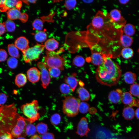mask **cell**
<instances>
[{"label":"cell","instance_id":"17","mask_svg":"<svg viewBox=\"0 0 139 139\" xmlns=\"http://www.w3.org/2000/svg\"><path fill=\"white\" fill-rule=\"evenodd\" d=\"M123 31H120V41L122 46L125 47H128L131 46L133 42L132 38L130 36L123 34Z\"/></svg>","mask_w":139,"mask_h":139},{"label":"cell","instance_id":"38","mask_svg":"<svg viewBox=\"0 0 139 139\" xmlns=\"http://www.w3.org/2000/svg\"><path fill=\"white\" fill-rule=\"evenodd\" d=\"M60 89L61 92L64 94H68L72 91L69 85L65 83H63L61 85Z\"/></svg>","mask_w":139,"mask_h":139},{"label":"cell","instance_id":"11","mask_svg":"<svg viewBox=\"0 0 139 139\" xmlns=\"http://www.w3.org/2000/svg\"><path fill=\"white\" fill-rule=\"evenodd\" d=\"M90 131L87 119L85 117H82L78 124L76 133L81 137H87Z\"/></svg>","mask_w":139,"mask_h":139},{"label":"cell","instance_id":"58","mask_svg":"<svg viewBox=\"0 0 139 139\" xmlns=\"http://www.w3.org/2000/svg\"><path fill=\"white\" fill-rule=\"evenodd\" d=\"M138 51L139 52V49H138Z\"/></svg>","mask_w":139,"mask_h":139},{"label":"cell","instance_id":"33","mask_svg":"<svg viewBox=\"0 0 139 139\" xmlns=\"http://www.w3.org/2000/svg\"><path fill=\"white\" fill-rule=\"evenodd\" d=\"M85 60L84 58L82 56L77 55L74 58L73 60V64L77 67H81L84 64Z\"/></svg>","mask_w":139,"mask_h":139},{"label":"cell","instance_id":"55","mask_svg":"<svg viewBox=\"0 0 139 139\" xmlns=\"http://www.w3.org/2000/svg\"><path fill=\"white\" fill-rule=\"evenodd\" d=\"M83 2L86 3H90L93 1V0H83Z\"/></svg>","mask_w":139,"mask_h":139},{"label":"cell","instance_id":"50","mask_svg":"<svg viewBox=\"0 0 139 139\" xmlns=\"http://www.w3.org/2000/svg\"><path fill=\"white\" fill-rule=\"evenodd\" d=\"M27 4H28V3H35L36 2V0H27L22 1Z\"/></svg>","mask_w":139,"mask_h":139},{"label":"cell","instance_id":"29","mask_svg":"<svg viewBox=\"0 0 139 139\" xmlns=\"http://www.w3.org/2000/svg\"><path fill=\"white\" fill-rule=\"evenodd\" d=\"M37 132L39 134L43 135L47 132L48 127L47 124L41 122L36 126Z\"/></svg>","mask_w":139,"mask_h":139},{"label":"cell","instance_id":"12","mask_svg":"<svg viewBox=\"0 0 139 139\" xmlns=\"http://www.w3.org/2000/svg\"><path fill=\"white\" fill-rule=\"evenodd\" d=\"M121 101L123 104L128 105L129 106L139 107L138 101L134 99L132 94L129 92H126L123 93Z\"/></svg>","mask_w":139,"mask_h":139},{"label":"cell","instance_id":"49","mask_svg":"<svg viewBox=\"0 0 139 139\" xmlns=\"http://www.w3.org/2000/svg\"><path fill=\"white\" fill-rule=\"evenodd\" d=\"M30 139H41V138L38 135L36 134L32 136Z\"/></svg>","mask_w":139,"mask_h":139},{"label":"cell","instance_id":"24","mask_svg":"<svg viewBox=\"0 0 139 139\" xmlns=\"http://www.w3.org/2000/svg\"><path fill=\"white\" fill-rule=\"evenodd\" d=\"M65 81L67 84L70 87L72 91H74L77 85L78 82L77 79L73 76L66 77Z\"/></svg>","mask_w":139,"mask_h":139},{"label":"cell","instance_id":"39","mask_svg":"<svg viewBox=\"0 0 139 139\" xmlns=\"http://www.w3.org/2000/svg\"><path fill=\"white\" fill-rule=\"evenodd\" d=\"M50 75L53 77H58L60 74V70L57 68H47Z\"/></svg>","mask_w":139,"mask_h":139},{"label":"cell","instance_id":"27","mask_svg":"<svg viewBox=\"0 0 139 139\" xmlns=\"http://www.w3.org/2000/svg\"><path fill=\"white\" fill-rule=\"evenodd\" d=\"M7 47L9 54L11 56L15 58L19 57L18 50L15 45L12 44H9Z\"/></svg>","mask_w":139,"mask_h":139},{"label":"cell","instance_id":"35","mask_svg":"<svg viewBox=\"0 0 139 139\" xmlns=\"http://www.w3.org/2000/svg\"><path fill=\"white\" fill-rule=\"evenodd\" d=\"M130 93L135 97L139 96V84H133L131 85L130 88Z\"/></svg>","mask_w":139,"mask_h":139},{"label":"cell","instance_id":"59","mask_svg":"<svg viewBox=\"0 0 139 139\" xmlns=\"http://www.w3.org/2000/svg\"><path fill=\"white\" fill-rule=\"evenodd\" d=\"M138 103H139V100L138 101Z\"/></svg>","mask_w":139,"mask_h":139},{"label":"cell","instance_id":"5","mask_svg":"<svg viewBox=\"0 0 139 139\" xmlns=\"http://www.w3.org/2000/svg\"><path fill=\"white\" fill-rule=\"evenodd\" d=\"M80 99L70 95L65 97L63 101V113L70 117L75 116L78 114Z\"/></svg>","mask_w":139,"mask_h":139},{"label":"cell","instance_id":"30","mask_svg":"<svg viewBox=\"0 0 139 139\" xmlns=\"http://www.w3.org/2000/svg\"><path fill=\"white\" fill-rule=\"evenodd\" d=\"M134 52L132 49L129 47L123 48L121 52V54L123 58L128 59L132 57L133 55Z\"/></svg>","mask_w":139,"mask_h":139},{"label":"cell","instance_id":"54","mask_svg":"<svg viewBox=\"0 0 139 139\" xmlns=\"http://www.w3.org/2000/svg\"><path fill=\"white\" fill-rule=\"evenodd\" d=\"M92 110H92V109H90L89 110V111L91 114H94L96 112V109H94V108H93Z\"/></svg>","mask_w":139,"mask_h":139},{"label":"cell","instance_id":"34","mask_svg":"<svg viewBox=\"0 0 139 139\" xmlns=\"http://www.w3.org/2000/svg\"><path fill=\"white\" fill-rule=\"evenodd\" d=\"M32 25L34 29L40 31L42 30L43 28V21L39 19H36L33 22Z\"/></svg>","mask_w":139,"mask_h":139},{"label":"cell","instance_id":"45","mask_svg":"<svg viewBox=\"0 0 139 139\" xmlns=\"http://www.w3.org/2000/svg\"><path fill=\"white\" fill-rule=\"evenodd\" d=\"M11 133H5L0 135V139H14Z\"/></svg>","mask_w":139,"mask_h":139},{"label":"cell","instance_id":"18","mask_svg":"<svg viewBox=\"0 0 139 139\" xmlns=\"http://www.w3.org/2000/svg\"><path fill=\"white\" fill-rule=\"evenodd\" d=\"M44 45L47 51H52L58 48L59 43L55 39L51 38L47 40L45 42Z\"/></svg>","mask_w":139,"mask_h":139},{"label":"cell","instance_id":"28","mask_svg":"<svg viewBox=\"0 0 139 139\" xmlns=\"http://www.w3.org/2000/svg\"><path fill=\"white\" fill-rule=\"evenodd\" d=\"M135 27L130 23L125 25L123 29V31L125 34L129 36H133L135 33Z\"/></svg>","mask_w":139,"mask_h":139},{"label":"cell","instance_id":"10","mask_svg":"<svg viewBox=\"0 0 139 139\" xmlns=\"http://www.w3.org/2000/svg\"><path fill=\"white\" fill-rule=\"evenodd\" d=\"M37 65L41 71L42 86L44 89H46L49 84L50 81L48 70L44 63L39 62Z\"/></svg>","mask_w":139,"mask_h":139},{"label":"cell","instance_id":"9","mask_svg":"<svg viewBox=\"0 0 139 139\" xmlns=\"http://www.w3.org/2000/svg\"><path fill=\"white\" fill-rule=\"evenodd\" d=\"M27 119L20 115L18 117L16 124L12 129L11 134L14 138H18L24 136V132L26 126Z\"/></svg>","mask_w":139,"mask_h":139},{"label":"cell","instance_id":"48","mask_svg":"<svg viewBox=\"0 0 139 139\" xmlns=\"http://www.w3.org/2000/svg\"><path fill=\"white\" fill-rule=\"evenodd\" d=\"M22 1H19L17 3V4L15 6V7L16 8L20 10L22 7Z\"/></svg>","mask_w":139,"mask_h":139},{"label":"cell","instance_id":"46","mask_svg":"<svg viewBox=\"0 0 139 139\" xmlns=\"http://www.w3.org/2000/svg\"><path fill=\"white\" fill-rule=\"evenodd\" d=\"M6 29L4 22L3 23H0V36H2L5 33Z\"/></svg>","mask_w":139,"mask_h":139},{"label":"cell","instance_id":"25","mask_svg":"<svg viewBox=\"0 0 139 139\" xmlns=\"http://www.w3.org/2000/svg\"><path fill=\"white\" fill-rule=\"evenodd\" d=\"M136 77L135 74L131 72L125 73L124 75L125 81L129 84H133L135 81Z\"/></svg>","mask_w":139,"mask_h":139},{"label":"cell","instance_id":"21","mask_svg":"<svg viewBox=\"0 0 139 139\" xmlns=\"http://www.w3.org/2000/svg\"><path fill=\"white\" fill-rule=\"evenodd\" d=\"M77 91L80 100L82 101H86L89 99V93L84 88L82 87H80L77 89Z\"/></svg>","mask_w":139,"mask_h":139},{"label":"cell","instance_id":"3","mask_svg":"<svg viewBox=\"0 0 139 139\" xmlns=\"http://www.w3.org/2000/svg\"><path fill=\"white\" fill-rule=\"evenodd\" d=\"M14 103L0 107V135L11 131L19 116Z\"/></svg>","mask_w":139,"mask_h":139},{"label":"cell","instance_id":"13","mask_svg":"<svg viewBox=\"0 0 139 139\" xmlns=\"http://www.w3.org/2000/svg\"><path fill=\"white\" fill-rule=\"evenodd\" d=\"M27 74L28 80L31 82L34 83L39 80L41 72L37 68L33 67L28 70Z\"/></svg>","mask_w":139,"mask_h":139},{"label":"cell","instance_id":"47","mask_svg":"<svg viewBox=\"0 0 139 139\" xmlns=\"http://www.w3.org/2000/svg\"><path fill=\"white\" fill-rule=\"evenodd\" d=\"M28 15L25 13H22L19 20L23 22H25L28 20Z\"/></svg>","mask_w":139,"mask_h":139},{"label":"cell","instance_id":"26","mask_svg":"<svg viewBox=\"0 0 139 139\" xmlns=\"http://www.w3.org/2000/svg\"><path fill=\"white\" fill-rule=\"evenodd\" d=\"M37 132L36 126L34 125L29 123L26 125L25 132L24 136H32L35 135Z\"/></svg>","mask_w":139,"mask_h":139},{"label":"cell","instance_id":"23","mask_svg":"<svg viewBox=\"0 0 139 139\" xmlns=\"http://www.w3.org/2000/svg\"><path fill=\"white\" fill-rule=\"evenodd\" d=\"M19 1L16 0H6L4 6L1 8L0 11L2 12H5L13 8L16 6Z\"/></svg>","mask_w":139,"mask_h":139},{"label":"cell","instance_id":"2","mask_svg":"<svg viewBox=\"0 0 139 139\" xmlns=\"http://www.w3.org/2000/svg\"><path fill=\"white\" fill-rule=\"evenodd\" d=\"M111 58L106 56L104 62L98 66L95 73L96 79L98 82L109 86L117 84L121 75L120 66Z\"/></svg>","mask_w":139,"mask_h":139},{"label":"cell","instance_id":"52","mask_svg":"<svg viewBox=\"0 0 139 139\" xmlns=\"http://www.w3.org/2000/svg\"><path fill=\"white\" fill-rule=\"evenodd\" d=\"M5 0H0V7L2 8L5 5Z\"/></svg>","mask_w":139,"mask_h":139},{"label":"cell","instance_id":"1","mask_svg":"<svg viewBox=\"0 0 139 139\" xmlns=\"http://www.w3.org/2000/svg\"><path fill=\"white\" fill-rule=\"evenodd\" d=\"M87 29L89 33L99 37L103 45L114 41V30H118L110 22L109 14L100 11L97 13Z\"/></svg>","mask_w":139,"mask_h":139},{"label":"cell","instance_id":"40","mask_svg":"<svg viewBox=\"0 0 139 139\" xmlns=\"http://www.w3.org/2000/svg\"><path fill=\"white\" fill-rule=\"evenodd\" d=\"M7 63L8 65L10 68L14 69L17 66L18 62L15 58L12 57L8 59Z\"/></svg>","mask_w":139,"mask_h":139},{"label":"cell","instance_id":"15","mask_svg":"<svg viewBox=\"0 0 139 139\" xmlns=\"http://www.w3.org/2000/svg\"><path fill=\"white\" fill-rule=\"evenodd\" d=\"M29 41L25 37H21L18 38L14 42L15 45L22 52L29 48Z\"/></svg>","mask_w":139,"mask_h":139},{"label":"cell","instance_id":"7","mask_svg":"<svg viewBox=\"0 0 139 139\" xmlns=\"http://www.w3.org/2000/svg\"><path fill=\"white\" fill-rule=\"evenodd\" d=\"M45 47L44 45L37 44L33 47L29 48L22 52L25 62L29 63L33 61L37 60L44 51Z\"/></svg>","mask_w":139,"mask_h":139},{"label":"cell","instance_id":"6","mask_svg":"<svg viewBox=\"0 0 139 139\" xmlns=\"http://www.w3.org/2000/svg\"><path fill=\"white\" fill-rule=\"evenodd\" d=\"M44 62L46 67L57 68L60 70H63L65 64V59L60 56L58 53L54 51H46V55L44 56Z\"/></svg>","mask_w":139,"mask_h":139},{"label":"cell","instance_id":"8","mask_svg":"<svg viewBox=\"0 0 139 139\" xmlns=\"http://www.w3.org/2000/svg\"><path fill=\"white\" fill-rule=\"evenodd\" d=\"M110 22L116 29L121 30L125 25L126 21L121 16L120 11L116 9L111 10L109 14Z\"/></svg>","mask_w":139,"mask_h":139},{"label":"cell","instance_id":"42","mask_svg":"<svg viewBox=\"0 0 139 139\" xmlns=\"http://www.w3.org/2000/svg\"><path fill=\"white\" fill-rule=\"evenodd\" d=\"M7 57V54L6 51L3 49H0V62L6 60Z\"/></svg>","mask_w":139,"mask_h":139},{"label":"cell","instance_id":"41","mask_svg":"<svg viewBox=\"0 0 139 139\" xmlns=\"http://www.w3.org/2000/svg\"><path fill=\"white\" fill-rule=\"evenodd\" d=\"M76 3V0H66L65 1L64 6L67 10H70L75 7Z\"/></svg>","mask_w":139,"mask_h":139},{"label":"cell","instance_id":"56","mask_svg":"<svg viewBox=\"0 0 139 139\" xmlns=\"http://www.w3.org/2000/svg\"><path fill=\"white\" fill-rule=\"evenodd\" d=\"M80 85L81 87H82L84 85L83 83L81 81H80L79 82Z\"/></svg>","mask_w":139,"mask_h":139},{"label":"cell","instance_id":"20","mask_svg":"<svg viewBox=\"0 0 139 139\" xmlns=\"http://www.w3.org/2000/svg\"><path fill=\"white\" fill-rule=\"evenodd\" d=\"M7 13L8 18L11 20L19 19L22 14L19 10L15 8L9 10Z\"/></svg>","mask_w":139,"mask_h":139},{"label":"cell","instance_id":"53","mask_svg":"<svg viewBox=\"0 0 139 139\" xmlns=\"http://www.w3.org/2000/svg\"><path fill=\"white\" fill-rule=\"evenodd\" d=\"M129 0H119L120 3L121 4H125L128 3Z\"/></svg>","mask_w":139,"mask_h":139},{"label":"cell","instance_id":"31","mask_svg":"<svg viewBox=\"0 0 139 139\" xmlns=\"http://www.w3.org/2000/svg\"><path fill=\"white\" fill-rule=\"evenodd\" d=\"M47 38V35L44 31H39L34 35V38L36 40L40 42L45 41Z\"/></svg>","mask_w":139,"mask_h":139},{"label":"cell","instance_id":"14","mask_svg":"<svg viewBox=\"0 0 139 139\" xmlns=\"http://www.w3.org/2000/svg\"><path fill=\"white\" fill-rule=\"evenodd\" d=\"M123 93L119 89L111 91L108 95V99L111 103L114 104L118 103L121 100Z\"/></svg>","mask_w":139,"mask_h":139},{"label":"cell","instance_id":"19","mask_svg":"<svg viewBox=\"0 0 139 139\" xmlns=\"http://www.w3.org/2000/svg\"><path fill=\"white\" fill-rule=\"evenodd\" d=\"M135 112L134 109L131 107L127 106L124 108L123 112V116L127 120H131L134 117Z\"/></svg>","mask_w":139,"mask_h":139},{"label":"cell","instance_id":"43","mask_svg":"<svg viewBox=\"0 0 139 139\" xmlns=\"http://www.w3.org/2000/svg\"><path fill=\"white\" fill-rule=\"evenodd\" d=\"M7 97V96L4 93H0V106L3 105L6 102Z\"/></svg>","mask_w":139,"mask_h":139},{"label":"cell","instance_id":"36","mask_svg":"<svg viewBox=\"0 0 139 139\" xmlns=\"http://www.w3.org/2000/svg\"><path fill=\"white\" fill-rule=\"evenodd\" d=\"M89 105L87 103L84 102H80L79 110L81 113L84 114L87 113L89 110Z\"/></svg>","mask_w":139,"mask_h":139},{"label":"cell","instance_id":"57","mask_svg":"<svg viewBox=\"0 0 139 139\" xmlns=\"http://www.w3.org/2000/svg\"><path fill=\"white\" fill-rule=\"evenodd\" d=\"M17 139H26V138L23 136H20L18 137Z\"/></svg>","mask_w":139,"mask_h":139},{"label":"cell","instance_id":"22","mask_svg":"<svg viewBox=\"0 0 139 139\" xmlns=\"http://www.w3.org/2000/svg\"><path fill=\"white\" fill-rule=\"evenodd\" d=\"M15 82V84L19 88L22 87L27 82V77L23 73L19 74L16 76Z\"/></svg>","mask_w":139,"mask_h":139},{"label":"cell","instance_id":"37","mask_svg":"<svg viewBox=\"0 0 139 139\" xmlns=\"http://www.w3.org/2000/svg\"><path fill=\"white\" fill-rule=\"evenodd\" d=\"M61 120L60 115L58 113H55L51 116L50 119V122L53 125H57L59 123Z\"/></svg>","mask_w":139,"mask_h":139},{"label":"cell","instance_id":"16","mask_svg":"<svg viewBox=\"0 0 139 139\" xmlns=\"http://www.w3.org/2000/svg\"><path fill=\"white\" fill-rule=\"evenodd\" d=\"M92 53L90 60L93 64L99 66L103 64L104 62L106 54L98 52H93Z\"/></svg>","mask_w":139,"mask_h":139},{"label":"cell","instance_id":"51","mask_svg":"<svg viewBox=\"0 0 139 139\" xmlns=\"http://www.w3.org/2000/svg\"><path fill=\"white\" fill-rule=\"evenodd\" d=\"M135 115L136 117L139 119V107L136 110Z\"/></svg>","mask_w":139,"mask_h":139},{"label":"cell","instance_id":"4","mask_svg":"<svg viewBox=\"0 0 139 139\" xmlns=\"http://www.w3.org/2000/svg\"><path fill=\"white\" fill-rule=\"evenodd\" d=\"M21 109L23 115L27 117V120L30 123H33L40 118L39 112V107L38 101L36 100L22 105Z\"/></svg>","mask_w":139,"mask_h":139},{"label":"cell","instance_id":"44","mask_svg":"<svg viewBox=\"0 0 139 139\" xmlns=\"http://www.w3.org/2000/svg\"><path fill=\"white\" fill-rule=\"evenodd\" d=\"M41 139H55L54 135L52 133L47 132L42 135Z\"/></svg>","mask_w":139,"mask_h":139},{"label":"cell","instance_id":"32","mask_svg":"<svg viewBox=\"0 0 139 139\" xmlns=\"http://www.w3.org/2000/svg\"><path fill=\"white\" fill-rule=\"evenodd\" d=\"M7 31L12 32L15 29L16 25L14 22L12 20L8 18L7 20L4 22Z\"/></svg>","mask_w":139,"mask_h":139}]
</instances>
